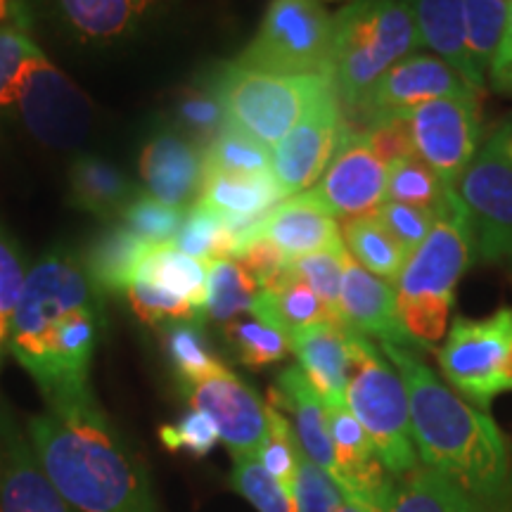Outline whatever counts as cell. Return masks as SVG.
<instances>
[{
	"label": "cell",
	"mask_w": 512,
	"mask_h": 512,
	"mask_svg": "<svg viewBox=\"0 0 512 512\" xmlns=\"http://www.w3.org/2000/svg\"><path fill=\"white\" fill-rule=\"evenodd\" d=\"M164 349L183 384L200 382L226 366L209 349L200 320H174L164 325Z\"/></svg>",
	"instance_id": "35"
},
{
	"label": "cell",
	"mask_w": 512,
	"mask_h": 512,
	"mask_svg": "<svg viewBox=\"0 0 512 512\" xmlns=\"http://www.w3.org/2000/svg\"><path fill=\"white\" fill-rule=\"evenodd\" d=\"M226 339L238 361L249 368H264L283 361L290 351V337L259 318H235L226 325Z\"/></svg>",
	"instance_id": "37"
},
{
	"label": "cell",
	"mask_w": 512,
	"mask_h": 512,
	"mask_svg": "<svg viewBox=\"0 0 512 512\" xmlns=\"http://www.w3.org/2000/svg\"><path fill=\"white\" fill-rule=\"evenodd\" d=\"M290 349L297 356L299 368L309 377L313 389L320 394L325 406L347 401L349 382V339L347 325L316 323L309 328L294 330Z\"/></svg>",
	"instance_id": "23"
},
{
	"label": "cell",
	"mask_w": 512,
	"mask_h": 512,
	"mask_svg": "<svg viewBox=\"0 0 512 512\" xmlns=\"http://www.w3.org/2000/svg\"><path fill=\"white\" fill-rule=\"evenodd\" d=\"M176 119L181 131L188 133L190 143H195L202 152L228 126L226 112L211 88H195L185 93L176 107Z\"/></svg>",
	"instance_id": "41"
},
{
	"label": "cell",
	"mask_w": 512,
	"mask_h": 512,
	"mask_svg": "<svg viewBox=\"0 0 512 512\" xmlns=\"http://www.w3.org/2000/svg\"><path fill=\"white\" fill-rule=\"evenodd\" d=\"M53 15L81 41H114L136 31L155 0H48Z\"/></svg>",
	"instance_id": "25"
},
{
	"label": "cell",
	"mask_w": 512,
	"mask_h": 512,
	"mask_svg": "<svg viewBox=\"0 0 512 512\" xmlns=\"http://www.w3.org/2000/svg\"><path fill=\"white\" fill-rule=\"evenodd\" d=\"M271 406L292 415V430L302 451L320 470L328 472L339 486L342 472H339L335 444H332L330 437L328 411H325L323 399L313 389L302 368L290 366L278 375V384L271 392Z\"/></svg>",
	"instance_id": "21"
},
{
	"label": "cell",
	"mask_w": 512,
	"mask_h": 512,
	"mask_svg": "<svg viewBox=\"0 0 512 512\" xmlns=\"http://www.w3.org/2000/svg\"><path fill=\"white\" fill-rule=\"evenodd\" d=\"M382 351L406 384L420 463L486 512H512V451L496 422L448 389L415 351L392 344Z\"/></svg>",
	"instance_id": "2"
},
{
	"label": "cell",
	"mask_w": 512,
	"mask_h": 512,
	"mask_svg": "<svg viewBox=\"0 0 512 512\" xmlns=\"http://www.w3.org/2000/svg\"><path fill=\"white\" fill-rule=\"evenodd\" d=\"M389 166L368 150L358 133L344 140L316 185L320 200L342 221L370 216L387 202Z\"/></svg>",
	"instance_id": "16"
},
{
	"label": "cell",
	"mask_w": 512,
	"mask_h": 512,
	"mask_svg": "<svg viewBox=\"0 0 512 512\" xmlns=\"http://www.w3.org/2000/svg\"><path fill=\"white\" fill-rule=\"evenodd\" d=\"M29 441L64 501L81 512H157L150 484L93 394L48 403L29 420Z\"/></svg>",
	"instance_id": "3"
},
{
	"label": "cell",
	"mask_w": 512,
	"mask_h": 512,
	"mask_svg": "<svg viewBox=\"0 0 512 512\" xmlns=\"http://www.w3.org/2000/svg\"><path fill=\"white\" fill-rule=\"evenodd\" d=\"M339 311H342V323L358 330L361 335L375 337L380 339V344H392V347L411 351L418 349L399 316L394 285L368 273L366 268L351 259L349 252L344 256Z\"/></svg>",
	"instance_id": "17"
},
{
	"label": "cell",
	"mask_w": 512,
	"mask_h": 512,
	"mask_svg": "<svg viewBox=\"0 0 512 512\" xmlns=\"http://www.w3.org/2000/svg\"><path fill=\"white\" fill-rule=\"evenodd\" d=\"M159 437L169 451H190L192 456H207L219 441V430L204 413L190 411L176 425H164L159 430Z\"/></svg>",
	"instance_id": "49"
},
{
	"label": "cell",
	"mask_w": 512,
	"mask_h": 512,
	"mask_svg": "<svg viewBox=\"0 0 512 512\" xmlns=\"http://www.w3.org/2000/svg\"><path fill=\"white\" fill-rule=\"evenodd\" d=\"M377 505L380 512H486L422 463L403 475L389 477Z\"/></svg>",
	"instance_id": "26"
},
{
	"label": "cell",
	"mask_w": 512,
	"mask_h": 512,
	"mask_svg": "<svg viewBox=\"0 0 512 512\" xmlns=\"http://www.w3.org/2000/svg\"><path fill=\"white\" fill-rule=\"evenodd\" d=\"M439 366L453 392L479 411H489L491 401L512 392V309H498L482 320L456 318Z\"/></svg>",
	"instance_id": "9"
},
{
	"label": "cell",
	"mask_w": 512,
	"mask_h": 512,
	"mask_svg": "<svg viewBox=\"0 0 512 512\" xmlns=\"http://www.w3.org/2000/svg\"><path fill=\"white\" fill-rule=\"evenodd\" d=\"M472 93L479 95L441 57L411 53L370 88L356 110L366 114L370 124L384 117H406L430 100Z\"/></svg>",
	"instance_id": "15"
},
{
	"label": "cell",
	"mask_w": 512,
	"mask_h": 512,
	"mask_svg": "<svg viewBox=\"0 0 512 512\" xmlns=\"http://www.w3.org/2000/svg\"><path fill=\"white\" fill-rule=\"evenodd\" d=\"M510 119L479 147L456 195L470 223L472 247L486 264L512 266V157L508 152Z\"/></svg>",
	"instance_id": "10"
},
{
	"label": "cell",
	"mask_w": 512,
	"mask_h": 512,
	"mask_svg": "<svg viewBox=\"0 0 512 512\" xmlns=\"http://www.w3.org/2000/svg\"><path fill=\"white\" fill-rule=\"evenodd\" d=\"M8 15V0H0V19Z\"/></svg>",
	"instance_id": "52"
},
{
	"label": "cell",
	"mask_w": 512,
	"mask_h": 512,
	"mask_svg": "<svg viewBox=\"0 0 512 512\" xmlns=\"http://www.w3.org/2000/svg\"><path fill=\"white\" fill-rule=\"evenodd\" d=\"M128 304L136 316L143 320V323L159 325V323H174V320H200L204 313H200L185 299L176 297L174 292L164 290L155 283H147V280L136 278L126 290Z\"/></svg>",
	"instance_id": "42"
},
{
	"label": "cell",
	"mask_w": 512,
	"mask_h": 512,
	"mask_svg": "<svg viewBox=\"0 0 512 512\" xmlns=\"http://www.w3.org/2000/svg\"><path fill=\"white\" fill-rule=\"evenodd\" d=\"M136 278L174 292L176 297L185 299L197 311L204 313V304H207V266L183 254L174 245L152 247V252L140 264Z\"/></svg>",
	"instance_id": "30"
},
{
	"label": "cell",
	"mask_w": 512,
	"mask_h": 512,
	"mask_svg": "<svg viewBox=\"0 0 512 512\" xmlns=\"http://www.w3.org/2000/svg\"><path fill=\"white\" fill-rule=\"evenodd\" d=\"M351 133L337 91L320 100L271 152V176L283 195L311 190Z\"/></svg>",
	"instance_id": "13"
},
{
	"label": "cell",
	"mask_w": 512,
	"mask_h": 512,
	"mask_svg": "<svg viewBox=\"0 0 512 512\" xmlns=\"http://www.w3.org/2000/svg\"><path fill=\"white\" fill-rule=\"evenodd\" d=\"M375 216L408 254L425 242L430 230L434 228V223H437L430 211L401 202H384L375 211Z\"/></svg>",
	"instance_id": "47"
},
{
	"label": "cell",
	"mask_w": 512,
	"mask_h": 512,
	"mask_svg": "<svg viewBox=\"0 0 512 512\" xmlns=\"http://www.w3.org/2000/svg\"><path fill=\"white\" fill-rule=\"evenodd\" d=\"M408 128L420 157L444 181L456 190V183L479 152V95H451L430 100L406 114Z\"/></svg>",
	"instance_id": "12"
},
{
	"label": "cell",
	"mask_w": 512,
	"mask_h": 512,
	"mask_svg": "<svg viewBox=\"0 0 512 512\" xmlns=\"http://www.w3.org/2000/svg\"><path fill=\"white\" fill-rule=\"evenodd\" d=\"M467 46L479 74H489L508 24V0H463Z\"/></svg>",
	"instance_id": "36"
},
{
	"label": "cell",
	"mask_w": 512,
	"mask_h": 512,
	"mask_svg": "<svg viewBox=\"0 0 512 512\" xmlns=\"http://www.w3.org/2000/svg\"><path fill=\"white\" fill-rule=\"evenodd\" d=\"M15 105L29 131L43 145L57 150L79 145L91 128V100L43 55V50L31 57L19 76Z\"/></svg>",
	"instance_id": "11"
},
{
	"label": "cell",
	"mask_w": 512,
	"mask_h": 512,
	"mask_svg": "<svg viewBox=\"0 0 512 512\" xmlns=\"http://www.w3.org/2000/svg\"><path fill=\"white\" fill-rule=\"evenodd\" d=\"M358 136H361L368 150L387 166L415 155L411 128H408L406 117L375 119L370 121L366 131H361Z\"/></svg>",
	"instance_id": "48"
},
{
	"label": "cell",
	"mask_w": 512,
	"mask_h": 512,
	"mask_svg": "<svg viewBox=\"0 0 512 512\" xmlns=\"http://www.w3.org/2000/svg\"><path fill=\"white\" fill-rule=\"evenodd\" d=\"M422 48L408 0H351L335 15L330 79L339 100L361 105L396 62Z\"/></svg>",
	"instance_id": "5"
},
{
	"label": "cell",
	"mask_w": 512,
	"mask_h": 512,
	"mask_svg": "<svg viewBox=\"0 0 512 512\" xmlns=\"http://www.w3.org/2000/svg\"><path fill=\"white\" fill-rule=\"evenodd\" d=\"M335 15L320 0H271L264 22L235 64L252 72L330 76Z\"/></svg>",
	"instance_id": "8"
},
{
	"label": "cell",
	"mask_w": 512,
	"mask_h": 512,
	"mask_svg": "<svg viewBox=\"0 0 512 512\" xmlns=\"http://www.w3.org/2000/svg\"><path fill=\"white\" fill-rule=\"evenodd\" d=\"M261 287L235 259H221L207 264V304L204 316L216 323H230L249 313Z\"/></svg>",
	"instance_id": "33"
},
{
	"label": "cell",
	"mask_w": 512,
	"mask_h": 512,
	"mask_svg": "<svg viewBox=\"0 0 512 512\" xmlns=\"http://www.w3.org/2000/svg\"><path fill=\"white\" fill-rule=\"evenodd\" d=\"M183 254L192 256L200 264H211V261L235 259L240 252L242 242L230 223L223 216L216 214L202 204H195L185 214L183 226L178 230L176 240L171 242Z\"/></svg>",
	"instance_id": "32"
},
{
	"label": "cell",
	"mask_w": 512,
	"mask_h": 512,
	"mask_svg": "<svg viewBox=\"0 0 512 512\" xmlns=\"http://www.w3.org/2000/svg\"><path fill=\"white\" fill-rule=\"evenodd\" d=\"M508 3H512V0H508Z\"/></svg>",
	"instance_id": "54"
},
{
	"label": "cell",
	"mask_w": 512,
	"mask_h": 512,
	"mask_svg": "<svg viewBox=\"0 0 512 512\" xmlns=\"http://www.w3.org/2000/svg\"><path fill=\"white\" fill-rule=\"evenodd\" d=\"M287 200L271 174L264 176H230L204 174L197 204L223 216L238 233L242 245L252 238L256 226L280 202Z\"/></svg>",
	"instance_id": "22"
},
{
	"label": "cell",
	"mask_w": 512,
	"mask_h": 512,
	"mask_svg": "<svg viewBox=\"0 0 512 512\" xmlns=\"http://www.w3.org/2000/svg\"><path fill=\"white\" fill-rule=\"evenodd\" d=\"M252 238L273 242L290 261L304 254L344 245L337 216L313 188L287 197L278 207L268 211L264 221L256 226Z\"/></svg>",
	"instance_id": "18"
},
{
	"label": "cell",
	"mask_w": 512,
	"mask_h": 512,
	"mask_svg": "<svg viewBox=\"0 0 512 512\" xmlns=\"http://www.w3.org/2000/svg\"><path fill=\"white\" fill-rule=\"evenodd\" d=\"M508 152L512 157V119H510V131H508Z\"/></svg>",
	"instance_id": "53"
},
{
	"label": "cell",
	"mask_w": 512,
	"mask_h": 512,
	"mask_svg": "<svg viewBox=\"0 0 512 512\" xmlns=\"http://www.w3.org/2000/svg\"><path fill=\"white\" fill-rule=\"evenodd\" d=\"M420 43L434 50L453 72L463 76L472 91L482 93L486 76L479 74L467 46L463 0H408Z\"/></svg>",
	"instance_id": "24"
},
{
	"label": "cell",
	"mask_w": 512,
	"mask_h": 512,
	"mask_svg": "<svg viewBox=\"0 0 512 512\" xmlns=\"http://www.w3.org/2000/svg\"><path fill=\"white\" fill-rule=\"evenodd\" d=\"M150 252V242L138 238L133 230L119 223V226L107 228L91 242L81 266L100 294L126 292Z\"/></svg>",
	"instance_id": "27"
},
{
	"label": "cell",
	"mask_w": 512,
	"mask_h": 512,
	"mask_svg": "<svg viewBox=\"0 0 512 512\" xmlns=\"http://www.w3.org/2000/svg\"><path fill=\"white\" fill-rule=\"evenodd\" d=\"M489 79L496 91L512 93V3L508 10V24H505L503 43L501 48H498L496 60L489 69Z\"/></svg>",
	"instance_id": "50"
},
{
	"label": "cell",
	"mask_w": 512,
	"mask_h": 512,
	"mask_svg": "<svg viewBox=\"0 0 512 512\" xmlns=\"http://www.w3.org/2000/svg\"><path fill=\"white\" fill-rule=\"evenodd\" d=\"M27 268H24L22 252L17 240L0 223V335H10L12 313L17 309L19 294L27 283Z\"/></svg>",
	"instance_id": "46"
},
{
	"label": "cell",
	"mask_w": 512,
	"mask_h": 512,
	"mask_svg": "<svg viewBox=\"0 0 512 512\" xmlns=\"http://www.w3.org/2000/svg\"><path fill=\"white\" fill-rule=\"evenodd\" d=\"M102 330V294L81 261L50 252L31 268L10 323L12 354L48 403L93 394L88 373Z\"/></svg>",
	"instance_id": "1"
},
{
	"label": "cell",
	"mask_w": 512,
	"mask_h": 512,
	"mask_svg": "<svg viewBox=\"0 0 512 512\" xmlns=\"http://www.w3.org/2000/svg\"><path fill=\"white\" fill-rule=\"evenodd\" d=\"M72 202L88 214L112 221L121 219L124 209L138 195L133 183L117 166L100 157H79L69 171Z\"/></svg>",
	"instance_id": "28"
},
{
	"label": "cell",
	"mask_w": 512,
	"mask_h": 512,
	"mask_svg": "<svg viewBox=\"0 0 512 512\" xmlns=\"http://www.w3.org/2000/svg\"><path fill=\"white\" fill-rule=\"evenodd\" d=\"M41 53L22 24H0V110L15 105V88L24 67Z\"/></svg>",
	"instance_id": "44"
},
{
	"label": "cell",
	"mask_w": 512,
	"mask_h": 512,
	"mask_svg": "<svg viewBox=\"0 0 512 512\" xmlns=\"http://www.w3.org/2000/svg\"><path fill=\"white\" fill-rule=\"evenodd\" d=\"M344 256L347 247L323 249V252L304 254L290 261V271L297 280H302L318 294L320 302L328 306L335 323H342V311H339V297H342V278H344Z\"/></svg>",
	"instance_id": "38"
},
{
	"label": "cell",
	"mask_w": 512,
	"mask_h": 512,
	"mask_svg": "<svg viewBox=\"0 0 512 512\" xmlns=\"http://www.w3.org/2000/svg\"><path fill=\"white\" fill-rule=\"evenodd\" d=\"M347 406L373 439L382 465L392 477L420 465L413 441L411 406L406 384L373 339L349 328Z\"/></svg>",
	"instance_id": "6"
},
{
	"label": "cell",
	"mask_w": 512,
	"mask_h": 512,
	"mask_svg": "<svg viewBox=\"0 0 512 512\" xmlns=\"http://www.w3.org/2000/svg\"><path fill=\"white\" fill-rule=\"evenodd\" d=\"M294 503L299 512H342L344 496L328 472H323L299 446Z\"/></svg>",
	"instance_id": "45"
},
{
	"label": "cell",
	"mask_w": 512,
	"mask_h": 512,
	"mask_svg": "<svg viewBox=\"0 0 512 512\" xmlns=\"http://www.w3.org/2000/svg\"><path fill=\"white\" fill-rule=\"evenodd\" d=\"M204 174L264 176L271 174V147L247 136L235 126H226L204 147Z\"/></svg>",
	"instance_id": "34"
},
{
	"label": "cell",
	"mask_w": 512,
	"mask_h": 512,
	"mask_svg": "<svg viewBox=\"0 0 512 512\" xmlns=\"http://www.w3.org/2000/svg\"><path fill=\"white\" fill-rule=\"evenodd\" d=\"M472 256L470 223L456 195L453 207L439 216L425 242L408 254L394 285L399 316L418 347H434L446 335L456 287Z\"/></svg>",
	"instance_id": "4"
},
{
	"label": "cell",
	"mask_w": 512,
	"mask_h": 512,
	"mask_svg": "<svg viewBox=\"0 0 512 512\" xmlns=\"http://www.w3.org/2000/svg\"><path fill=\"white\" fill-rule=\"evenodd\" d=\"M0 512H74L43 472L29 441L5 425H0Z\"/></svg>",
	"instance_id": "20"
},
{
	"label": "cell",
	"mask_w": 512,
	"mask_h": 512,
	"mask_svg": "<svg viewBox=\"0 0 512 512\" xmlns=\"http://www.w3.org/2000/svg\"><path fill=\"white\" fill-rule=\"evenodd\" d=\"M140 176L147 195L176 209L200 197L204 178L202 150L176 131L157 133L140 155Z\"/></svg>",
	"instance_id": "19"
},
{
	"label": "cell",
	"mask_w": 512,
	"mask_h": 512,
	"mask_svg": "<svg viewBox=\"0 0 512 512\" xmlns=\"http://www.w3.org/2000/svg\"><path fill=\"white\" fill-rule=\"evenodd\" d=\"M387 202L411 204L439 219L456 202V190L448 188L430 166L413 155L389 166Z\"/></svg>",
	"instance_id": "31"
},
{
	"label": "cell",
	"mask_w": 512,
	"mask_h": 512,
	"mask_svg": "<svg viewBox=\"0 0 512 512\" xmlns=\"http://www.w3.org/2000/svg\"><path fill=\"white\" fill-rule=\"evenodd\" d=\"M192 411H200L214 422L219 439L230 448L235 460L259 458L266 441V403L230 370L185 384Z\"/></svg>",
	"instance_id": "14"
},
{
	"label": "cell",
	"mask_w": 512,
	"mask_h": 512,
	"mask_svg": "<svg viewBox=\"0 0 512 512\" xmlns=\"http://www.w3.org/2000/svg\"><path fill=\"white\" fill-rule=\"evenodd\" d=\"M342 238L356 264H361L377 278L387 280L389 285H396L408 252L389 235V230L377 221L375 214L344 221Z\"/></svg>",
	"instance_id": "29"
},
{
	"label": "cell",
	"mask_w": 512,
	"mask_h": 512,
	"mask_svg": "<svg viewBox=\"0 0 512 512\" xmlns=\"http://www.w3.org/2000/svg\"><path fill=\"white\" fill-rule=\"evenodd\" d=\"M233 484L259 512H299L294 496L287 494L256 458L235 460Z\"/></svg>",
	"instance_id": "43"
},
{
	"label": "cell",
	"mask_w": 512,
	"mask_h": 512,
	"mask_svg": "<svg viewBox=\"0 0 512 512\" xmlns=\"http://www.w3.org/2000/svg\"><path fill=\"white\" fill-rule=\"evenodd\" d=\"M211 91L219 98L230 126L266 147L278 145L320 100L335 93L330 76H285L252 72L230 62Z\"/></svg>",
	"instance_id": "7"
},
{
	"label": "cell",
	"mask_w": 512,
	"mask_h": 512,
	"mask_svg": "<svg viewBox=\"0 0 512 512\" xmlns=\"http://www.w3.org/2000/svg\"><path fill=\"white\" fill-rule=\"evenodd\" d=\"M342 512H380V505L373 501H344Z\"/></svg>",
	"instance_id": "51"
},
{
	"label": "cell",
	"mask_w": 512,
	"mask_h": 512,
	"mask_svg": "<svg viewBox=\"0 0 512 512\" xmlns=\"http://www.w3.org/2000/svg\"><path fill=\"white\" fill-rule=\"evenodd\" d=\"M188 209H176L169 204L155 200L150 195H136L121 214V221L128 230L150 242L152 247L171 245L176 240L178 230L183 226Z\"/></svg>",
	"instance_id": "40"
},
{
	"label": "cell",
	"mask_w": 512,
	"mask_h": 512,
	"mask_svg": "<svg viewBox=\"0 0 512 512\" xmlns=\"http://www.w3.org/2000/svg\"><path fill=\"white\" fill-rule=\"evenodd\" d=\"M268 432L266 441L259 451V463L278 482L287 494L294 496V482H297V456L299 441L294 437L292 422L285 418L283 411L266 403Z\"/></svg>",
	"instance_id": "39"
}]
</instances>
